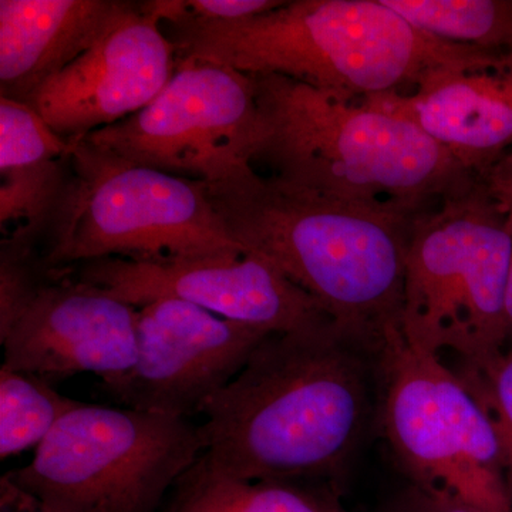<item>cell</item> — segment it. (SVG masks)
<instances>
[{
  "mask_svg": "<svg viewBox=\"0 0 512 512\" xmlns=\"http://www.w3.org/2000/svg\"><path fill=\"white\" fill-rule=\"evenodd\" d=\"M414 29L453 45L512 52V0H383Z\"/></svg>",
  "mask_w": 512,
  "mask_h": 512,
  "instance_id": "obj_17",
  "label": "cell"
},
{
  "mask_svg": "<svg viewBox=\"0 0 512 512\" xmlns=\"http://www.w3.org/2000/svg\"><path fill=\"white\" fill-rule=\"evenodd\" d=\"M258 133L251 74L185 60L143 110L84 138L133 163L211 183L251 163Z\"/></svg>",
  "mask_w": 512,
  "mask_h": 512,
  "instance_id": "obj_9",
  "label": "cell"
},
{
  "mask_svg": "<svg viewBox=\"0 0 512 512\" xmlns=\"http://www.w3.org/2000/svg\"><path fill=\"white\" fill-rule=\"evenodd\" d=\"M382 512H414L412 508L407 507L406 504L400 500L399 497H394L386 507L383 508Z\"/></svg>",
  "mask_w": 512,
  "mask_h": 512,
  "instance_id": "obj_24",
  "label": "cell"
},
{
  "mask_svg": "<svg viewBox=\"0 0 512 512\" xmlns=\"http://www.w3.org/2000/svg\"><path fill=\"white\" fill-rule=\"evenodd\" d=\"M414 512H480L444 488L413 484L397 495Z\"/></svg>",
  "mask_w": 512,
  "mask_h": 512,
  "instance_id": "obj_23",
  "label": "cell"
},
{
  "mask_svg": "<svg viewBox=\"0 0 512 512\" xmlns=\"http://www.w3.org/2000/svg\"><path fill=\"white\" fill-rule=\"evenodd\" d=\"M456 375L493 424L512 500V345L483 362H460Z\"/></svg>",
  "mask_w": 512,
  "mask_h": 512,
  "instance_id": "obj_21",
  "label": "cell"
},
{
  "mask_svg": "<svg viewBox=\"0 0 512 512\" xmlns=\"http://www.w3.org/2000/svg\"><path fill=\"white\" fill-rule=\"evenodd\" d=\"M70 156L0 173L2 245L35 247L45 238L69 180Z\"/></svg>",
  "mask_w": 512,
  "mask_h": 512,
  "instance_id": "obj_18",
  "label": "cell"
},
{
  "mask_svg": "<svg viewBox=\"0 0 512 512\" xmlns=\"http://www.w3.org/2000/svg\"><path fill=\"white\" fill-rule=\"evenodd\" d=\"M511 235L477 178L414 217L407 245L400 332L413 348L478 363L507 346Z\"/></svg>",
  "mask_w": 512,
  "mask_h": 512,
  "instance_id": "obj_6",
  "label": "cell"
},
{
  "mask_svg": "<svg viewBox=\"0 0 512 512\" xmlns=\"http://www.w3.org/2000/svg\"><path fill=\"white\" fill-rule=\"evenodd\" d=\"M80 402L67 399L42 377L0 367V457L39 446Z\"/></svg>",
  "mask_w": 512,
  "mask_h": 512,
  "instance_id": "obj_19",
  "label": "cell"
},
{
  "mask_svg": "<svg viewBox=\"0 0 512 512\" xmlns=\"http://www.w3.org/2000/svg\"><path fill=\"white\" fill-rule=\"evenodd\" d=\"M202 453L190 419L80 403L2 495L29 512H156Z\"/></svg>",
  "mask_w": 512,
  "mask_h": 512,
  "instance_id": "obj_7",
  "label": "cell"
},
{
  "mask_svg": "<svg viewBox=\"0 0 512 512\" xmlns=\"http://www.w3.org/2000/svg\"><path fill=\"white\" fill-rule=\"evenodd\" d=\"M74 143L29 104L0 97V173L69 157Z\"/></svg>",
  "mask_w": 512,
  "mask_h": 512,
  "instance_id": "obj_20",
  "label": "cell"
},
{
  "mask_svg": "<svg viewBox=\"0 0 512 512\" xmlns=\"http://www.w3.org/2000/svg\"><path fill=\"white\" fill-rule=\"evenodd\" d=\"M137 313L66 269L0 302L2 365L47 382L80 373L113 382L136 362Z\"/></svg>",
  "mask_w": 512,
  "mask_h": 512,
  "instance_id": "obj_12",
  "label": "cell"
},
{
  "mask_svg": "<svg viewBox=\"0 0 512 512\" xmlns=\"http://www.w3.org/2000/svg\"><path fill=\"white\" fill-rule=\"evenodd\" d=\"M207 184L228 237L330 318L373 338L400 326L414 217L306 191L241 163Z\"/></svg>",
  "mask_w": 512,
  "mask_h": 512,
  "instance_id": "obj_2",
  "label": "cell"
},
{
  "mask_svg": "<svg viewBox=\"0 0 512 512\" xmlns=\"http://www.w3.org/2000/svg\"><path fill=\"white\" fill-rule=\"evenodd\" d=\"M409 120L480 177L512 151V52L440 64L406 92L359 99Z\"/></svg>",
  "mask_w": 512,
  "mask_h": 512,
  "instance_id": "obj_14",
  "label": "cell"
},
{
  "mask_svg": "<svg viewBox=\"0 0 512 512\" xmlns=\"http://www.w3.org/2000/svg\"><path fill=\"white\" fill-rule=\"evenodd\" d=\"M2 512H6V511H2Z\"/></svg>",
  "mask_w": 512,
  "mask_h": 512,
  "instance_id": "obj_25",
  "label": "cell"
},
{
  "mask_svg": "<svg viewBox=\"0 0 512 512\" xmlns=\"http://www.w3.org/2000/svg\"><path fill=\"white\" fill-rule=\"evenodd\" d=\"M477 178L483 181L487 190L504 211L512 244V151ZM510 345H512V248L507 296V346Z\"/></svg>",
  "mask_w": 512,
  "mask_h": 512,
  "instance_id": "obj_22",
  "label": "cell"
},
{
  "mask_svg": "<svg viewBox=\"0 0 512 512\" xmlns=\"http://www.w3.org/2000/svg\"><path fill=\"white\" fill-rule=\"evenodd\" d=\"M259 133L251 164L325 197L414 215L477 177L409 120L279 74H251Z\"/></svg>",
  "mask_w": 512,
  "mask_h": 512,
  "instance_id": "obj_3",
  "label": "cell"
},
{
  "mask_svg": "<svg viewBox=\"0 0 512 512\" xmlns=\"http://www.w3.org/2000/svg\"><path fill=\"white\" fill-rule=\"evenodd\" d=\"M167 37L177 62L279 74L352 100L406 92L434 67L484 52L414 29L383 0H286L237 22L168 25Z\"/></svg>",
  "mask_w": 512,
  "mask_h": 512,
  "instance_id": "obj_4",
  "label": "cell"
},
{
  "mask_svg": "<svg viewBox=\"0 0 512 512\" xmlns=\"http://www.w3.org/2000/svg\"><path fill=\"white\" fill-rule=\"evenodd\" d=\"M56 274L103 258L174 262L245 254L215 211L205 181L163 173L74 143L62 200L39 244Z\"/></svg>",
  "mask_w": 512,
  "mask_h": 512,
  "instance_id": "obj_5",
  "label": "cell"
},
{
  "mask_svg": "<svg viewBox=\"0 0 512 512\" xmlns=\"http://www.w3.org/2000/svg\"><path fill=\"white\" fill-rule=\"evenodd\" d=\"M175 70L177 52L160 22L141 3L123 2L99 39L28 104L55 133L77 141L143 110Z\"/></svg>",
  "mask_w": 512,
  "mask_h": 512,
  "instance_id": "obj_13",
  "label": "cell"
},
{
  "mask_svg": "<svg viewBox=\"0 0 512 512\" xmlns=\"http://www.w3.org/2000/svg\"><path fill=\"white\" fill-rule=\"evenodd\" d=\"M120 0H2L0 97L28 104L106 30Z\"/></svg>",
  "mask_w": 512,
  "mask_h": 512,
  "instance_id": "obj_15",
  "label": "cell"
},
{
  "mask_svg": "<svg viewBox=\"0 0 512 512\" xmlns=\"http://www.w3.org/2000/svg\"><path fill=\"white\" fill-rule=\"evenodd\" d=\"M167 512H348L308 484L241 480L212 473L200 461L171 491Z\"/></svg>",
  "mask_w": 512,
  "mask_h": 512,
  "instance_id": "obj_16",
  "label": "cell"
},
{
  "mask_svg": "<svg viewBox=\"0 0 512 512\" xmlns=\"http://www.w3.org/2000/svg\"><path fill=\"white\" fill-rule=\"evenodd\" d=\"M269 335L192 303L158 299L138 308L136 362L103 389L127 409L190 419Z\"/></svg>",
  "mask_w": 512,
  "mask_h": 512,
  "instance_id": "obj_10",
  "label": "cell"
},
{
  "mask_svg": "<svg viewBox=\"0 0 512 512\" xmlns=\"http://www.w3.org/2000/svg\"><path fill=\"white\" fill-rule=\"evenodd\" d=\"M379 407L413 484L444 488L480 512H512L500 444L483 407L439 355L410 346L400 326L384 336Z\"/></svg>",
  "mask_w": 512,
  "mask_h": 512,
  "instance_id": "obj_8",
  "label": "cell"
},
{
  "mask_svg": "<svg viewBox=\"0 0 512 512\" xmlns=\"http://www.w3.org/2000/svg\"><path fill=\"white\" fill-rule=\"evenodd\" d=\"M383 343L335 320L271 333L202 406L198 461L241 480H338L380 409Z\"/></svg>",
  "mask_w": 512,
  "mask_h": 512,
  "instance_id": "obj_1",
  "label": "cell"
},
{
  "mask_svg": "<svg viewBox=\"0 0 512 512\" xmlns=\"http://www.w3.org/2000/svg\"><path fill=\"white\" fill-rule=\"evenodd\" d=\"M70 272L134 308L178 299L271 333L298 332L333 320L274 265L251 254L174 262L103 258L74 265Z\"/></svg>",
  "mask_w": 512,
  "mask_h": 512,
  "instance_id": "obj_11",
  "label": "cell"
}]
</instances>
